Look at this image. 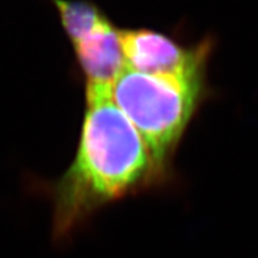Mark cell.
Returning a JSON list of instances; mask_svg holds the SVG:
<instances>
[{
    "mask_svg": "<svg viewBox=\"0 0 258 258\" xmlns=\"http://www.w3.org/2000/svg\"><path fill=\"white\" fill-rule=\"evenodd\" d=\"M168 180L109 88H85L75 157L52 183V236L63 240L98 210Z\"/></svg>",
    "mask_w": 258,
    "mask_h": 258,
    "instance_id": "1",
    "label": "cell"
},
{
    "mask_svg": "<svg viewBox=\"0 0 258 258\" xmlns=\"http://www.w3.org/2000/svg\"><path fill=\"white\" fill-rule=\"evenodd\" d=\"M210 93L207 75L156 76L128 67L111 87L113 101L143 138L167 180L173 176L177 148Z\"/></svg>",
    "mask_w": 258,
    "mask_h": 258,
    "instance_id": "2",
    "label": "cell"
},
{
    "mask_svg": "<svg viewBox=\"0 0 258 258\" xmlns=\"http://www.w3.org/2000/svg\"><path fill=\"white\" fill-rule=\"evenodd\" d=\"M121 43L126 67L156 76L194 78L207 75L216 38L207 36L193 45L148 28L122 29Z\"/></svg>",
    "mask_w": 258,
    "mask_h": 258,
    "instance_id": "3",
    "label": "cell"
},
{
    "mask_svg": "<svg viewBox=\"0 0 258 258\" xmlns=\"http://www.w3.org/2000/svg\"><path fill=\"white\" fill-rule=\"evenodd\" d=\"M76 62L85 79V88L111 89L126 69L121 43V28L109 17L87 36L71 43Z\"/></svg>",
    "mask_w": 258,
    "mask_h": 258,
    "instance_id": "4",
    "label": "cell"
},
{
    "mask_svg": "<svg viewBox=\"0 0 258 258\" xmlns=\"http://www.w3.org/2000/svg\"><path fill=\"white\" fill-rule=\"evenodd\" d=\"M70 42L87 36L109 19L101 7L92 0H51Z\"/></svg>",
    "mask_w": 258,
    "mask_h": 258,
    "instance_id": "5",
    "label": "cell"
}]
</instances>
